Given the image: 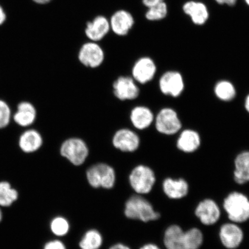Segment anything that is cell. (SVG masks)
<instances>
[{
    "instance_id": "cell-13",
    "label": "cell",
    "mask_w": 249,
    "mask_h": 249,
    "mask_svg": "<svg viewBox=\"0 0 249 249\" xmlns=\"http://www.w3.org/2000/svg\"><path fill=\"white\" fill-rule=\"evenodd\" d=\"M110 30L108 18L104 16L99 15L87 23L85 33L90 41L98 42L105 38Z\"/></svg>"
},
{
    "instance_id": "cell-36",
    "label": "cell",
    "mask_w": 249,
    "mask_h": 249,
    "mask_svg": "<svg viewBox=\"0 0 249 249\" xmlns=\"http://www.w3.org/2000/svg\"><path fill=\"white\" fill-rule=\"evenodd\" d=\"M140 249H160V248L155 244H149L143 246V247Z\"/></svg>"
},
{
    "instance_id": "cell-19",
    "label": "cell",
    "mask_w": 249,
    "mask_h": 249,
    "mask_svg": "<svg viewBox=\"0 0 249 249\" xmlns=\"http://www.w3.org/2000/svg\"><path fill=\"white\" fill-rule=\"evenodd\" d=\"M163 189L164 194L168 197L180 199L188 195L189 186L184 179H173L169 178L164 180Z\"/></svg>"
},
{
    "instance_id": "cell-1",
    "label": "cell",
    "mask_w": 249,
    "mask_h": 249,
    "mask_svg": "<svg viewBox=\"0 0 249 249\" xmlns=\"http://www.w3.org/2000/svg\"><path fill=\"white\" fill-rule=\"evenodd\" d=\"M124 214L128 219L144 222L158 220L160 216L150 202L140 196H133L127 200L124 206Z\"/></svg>"
},
{
    "instance_id": "cell-9",
    "label": "cell",
    "mask_w": 249,
    "mask_h": 249,
    "mask_svg": "<svg viewBox=\"0 0 249 249\" xmlns=\"http://www.w3.org/2000/svg\"><path fill=\"white\" fill-rule=\"evenodd\" d=\"M114 147L124 152H134L140 147V139L134 130L121 128L117 130L112 138Z\"/></svg>"
},
{
    "instance_id": "cell-11",
    "label": "cell",
    "mask_w": 249,
    "mask_h": 249,
    "mask_svg": "<svg viewBox=\"0 0 249 249\" xmlns=\"http://www.w3.org/2000/svg\"><path fill=\"white\" fill-rule=\"evenodd\" d=\"M109 21L111 30L119 36H126L135 23L132 14L124 9H120L115 12Z\"/></svg>"
},
{
    "instance_id": "cell-21",
    "label": "cell",
    "mask_w": 249,
    "mask_h": 249,
    "mask_svg": "<svg viewBox=\"0 0 249 249\" xmlns=\"http://www.w3.org/2000/svg\"><path fill=\"white\" fill-rule=\"evenodd\" d=\"M43 144V138L40 133L35 129L26 130L20 136L19 146L21 150L26 153L38 151Z\"/></svg>"
},
{
    "instance_id": "cell-29",
    "label": "cell",
    "mask_w": 249,
    "mask_h": 249,
    "mask_svg": "<svg viewBox=\"0 0 249 249\" xmlns=\"http://www.w3.org/2000/svg\"><path fill=\"white\" fill-rule=\"evenodd\" d=\"M51 229L55 235L63 236L70 231V223L66 218L62 216L55 217L52 220Z\"/></svg>"
},
{
    "instance_id": "cell-22",
    "label": "cell",
    "mask_w": 249,
    "mask_h": 249,
    "mask_svg": "<svg viewBox=\"0 0 249 249\" xmlns=\"http://www.w3.org/2000/svg\"><path fill=\"white\" fill-rule=\"evenodd\" d=\"M200 144V137L198 133L193 130L187 129L180 134L177 141V147L180 151L191 153L197 150Z\"/></svg>"
},
{
    "instance_id": "cell-23",
    "label": "cell",
    "mask_w": 249,
    "mask_h": 249,
    "mask_svg": "<svg viewBox=\"0 0 249 249\" xmlns=\"http://www.w3.org/2000/svg\"><path fill=\"white\" fill-rule=\"evenodd\" d=\"M235 167V182L241 185L249 182V151L243 152L236 157Z\"/></svg>"
},
{
    "instance_id": "cell-30",
    "label": "cell",
    "mask_w": 249,
    "mask_h": 249,
    "mask_svg": "<svg viewBox=\"0 0 249 249\" xmlns=\"http://www.w3.org/2000/svg\"><path fill=\"white\" fill-rule=\"evenodd\" d=\"M11 111L8 105L4 101L0 100V129L7 126L10 122Z\"/></svg>"
},
{
    "instance_id": "cell-10",
    "label": "cell",
    "mask_w": 249,
    "mask_h": 249,
    "mask_svg": "<svg viewBox=\"0 0 249 249\" xmlns=\"http://www.w3.org/2000/svg\"><path fill=\"white\" fill-rule=\"evenodd\" d=\"M131 71L132 77L136 82L144 85L154 79L157 72V66L151 58L145 56L135 62Z\"/></svg>"
},
{
    "instance_id": "cell-15",
    "label": "cell",
    "mask_w": 249,
    "mask_h": 249,
    "mask_svg": "<svg viewBox=\"0 0 249 249\" xmlns=\"http://www.w3.org/2000/svg\"><path fill=\"white\" fill-rule=\"evenodd\" d=\"M195 214L200 222L205 225H213L220 216V211L217 204L211 199H206L199 203Z\"/></svg>"
},
{
    "instance_id": "cell-27",
    "label": "cell",
    "mask_w": 249,
    "mask_h": 249,
    "mask_svg": "<svg viewBox=\"0 0 249 249\" xmlns=\"http://www.w3.org/2000/svg\"><path fill=\"white\" fill-rule=\"evenodd\" d=\"M18 194L7 182H0V205L9 207L17 200Z\"/></svg>"
},
{
    "instance_id": "cell-14",
    "label": "cell",
    "mask_w": 249,
    "mask_h": 249,
    "mask_svg": "<svg viewBox=\"0 0 249 249\" xmlns=\"http://www.w3.org/2000/svg\"><path fill=\"white\" fill-rule=\"evenodd\" d=\"M182 9L183 13L191 18L196 26H202L210 17L207 6L203 2L189 0L183 4Z\"/></svg>"
},
{
    "instance_id": "cell-31",
    "label": "cell",
    "mask_w": 249,
    "mask_h": 249,
    "mask_svg": "<svg viewBox=\"0 0 249 249\" xmlns=\"http://www.w3.org/2000/svg\"><path fill=\"white\" fill-rule=\"evenodd\" d=\"M43 249H67V248L62 241L53 240L46 243Z\"/></svg>"
},
{
    "instance_id": "cell-4",
    "label": "cell",
    "mask_w": 249,
    "mask_h": 249,
    "mask_svg": "<svg viewBox=\"0 0 249 249\" xmlns=\"http://www.w3.org/2000/svg\"><path fill=\"white\" fill-rule=\"evenodd\" d=\"M60 154L71 164L79 166L85 163L88 158L89 149L83 139L73 137L65 140L62 143Z\"/></svg>"
},
{
    "instance_id": "cell-32",
    "label": "cell",
    "mask_w": 249,
    "mask_h": 249,
    "mask_svg": "<svg viewBox=\"0 0 249 249\" xmlns=\"http://www.w3.org/2000/svg\"><path fill=\"white\" fill-rule=\"evenodd\" d=\"M164 1V0H142V3L145 8H149Z\"/></svg>"
},
{
    "instance_id": "cell-12",
    "label": "cell",
    "mask_w": 249,
    "mask_h": 249,
    "mask_svg": "<svg viewBox=\"0 0 249 249\" xmlns=\"http://www.w3.org/2000/svg\"><path fill=\"white\" fill-rule=\"evenodd\" d=\"M160 89L164 95L177 97L184 89L183 78L179 72L169 71L164 73L160 80Z\"/></svg>"
},
{
    "instance_id": "cell-35",
    "label": "cell",
    "mask_w": 249,
    "mask_h": 249,
    "mask_svg": "<svg viewBox=\"0 0 249 249\" xmlns=\"http://www.w3.org/2000/svg\"><path fill=\"white\" fill-rule=\"evenodd\" d=\"M237 1L238 0H223V4L229 6V7H233Z\"/></svg>"
},
{
    "instance_id": "cell-3",
    "label": "cell",
    "mask_w": 249,
    "mask_h": 249,
    "mask_svg": "<svg viewBox=\"0 0 249 249\" xmlns=\"http://www.w3.org/2000/svg\"><path fill=\"white\" fill-rule=\"evenodd\" d=\"M86 177L89 184L93 188L110 189L116 183V172L107 164L99 163L93 165L87 171Z\"/></svg>"
},
{
    "instance_id": "cell-8",
    "label": "cell",
    "mask_w": 249,
    "mask_h": 249,
    "mask_svg": "<svg viewBox=\"0 0 249 249\" xmlns=\"http://www.w3.org/2000/svg\"><path fill=\"white\" fill-rule=\"evenodd\" d=\"M113 92L118 100L133 101L139 97L140 89L132 76H120L113 83Z\"/></svg>"
},
{
    "instance_id": "cell-40",
    "label": "cell",
    "mask_w": 249,
    "mask_h": 249,
    "mask_svg": "<svg viewBox=\"0 0 249 249\" xmlns=\"http://www.w3.org/2000/svg\"><path fill=\"white\" fill-rule=\"evenodd\" d=\"M246 4L249 7V0H244Z\"/></svg>"
},
{
    "instance_id": "cell-34",
    "label": "cell",
    "mask_w": 249,
    "mask_h": 249,
    "mask_svg": "<svg viewBox=\"0 0 249 249\" xmlns=\"http://www.w3.org/2000/svg\"><path fill=\"white\" fill-rule=\"evenodd\" d=\"M109 249H131L127 246L123 244H117L112 246Z\"/></svg>"
},
{
    "instance_id": "cell-2",
    "label": "cell",
    "mask_w": 249,
    "mask_h": 249,
    "mask_svg": "<svg viewBox=\"0 0 249 249\" xmlns=\"http://www.w3.org/2000/svg\"><path fill=\"white\" fill-rule=\"evenodd\" d=\"M223 207L233 223H243L249 219V200L241 193L230 194L225 199Z\"/></svg>"
},
{
    "instance_id": "cell-25",
    "label": "cell",
    "mask_w": 249,
    "mask_h": 249,
    "mask_svg": "<svg viewBox=\"0 0 249 249\" xmlns=\"http://www.w3.org/2000/svg\"><path fill=\"white\" fill-rule=\"evenodd\" d=\"M168 14V6L164 1L151 8H147L145 18L149 22H157L164 19Z\"/></svg>"
},
{
    "instance_id": "cell-20",
    "label": "cell",
    "mask_w": 249,
    "mask_h": 249,
    "mask_svg": "<svg viewBox=\"0 0 249 249\" xmlns=\"http://www.w3.org/2000/svg\"><path fill=\"white\" fill-rule=\"evenodd\" d=\"M36 110L32 104L23 102L18 104L17 113L14 115L15 123L22 127L32 124L36 120Z\"/></svg>"
},
{
    "instance_id": "cell-37",
    "label": "cell",
    "mask_w": 249,
    "mask_h": 249,
    "mask_svg": "<svg viewBox=\"0 0 249 249\" xmlns=\"http://www.w3.org/2000/svg\"><path fill=\"white\" fill-rule=\"evenodd\" d=\"M52 0H33L34 2L36 3V4L40 5H45L46 4H48L50 2H51Z\"/></svg>"
},
{
    "instance_id": "cell-18",
    "label": "cell",
    "mask_w": 249,
    "mask_h": 249,
    "mask_svg": "<svg viewBox=\"0 0 249 249\" xmlns=\"http://www.w3.org/2000/svg\"><path fill=\"white\" fill-rule=\"evenodd\" d=\"M164 244L167 249H186L185 232L181 227L177 225L168 227L164 235Z\"/></svg>"
},
{
    "instance_id": "cell-26",
    "label": "cell",
    "mask_w": 249,
    "mask_h": 249,
    "mask_svg": "<svg viewBox=\"0 0 249 249\" xmlns=\"http://www.w3.org/2000/svg\"><path fill=\"white\" fill-rule=\"evenodd\" d=\"M217 97L223 101H230L235 98L236 91L234 86L228 81L223 80L217 83L214 87Z\"/></svg>"
},
{
    "instance_id": "cell-28",
    "label": "cell",
    "mask_w": 249,
    "mask_h": 249,
    "mask_svg": "<svg viewBox=\"0 0 249 249\" xmlns=\"http://www.w3.org/2000/svg\"><path fill=\"white\" fill-rule=\"evenodd\" d=\"M186 249H198L203 242V235L200 230L193 228L185 232Z\"/></svg>"
},
{
    "instance_id": "cell-7",
    "label": "cell",
    "mask_w": 249,
    "mask_h": 249,
    "mask_svg": "<svg viewBox=\"0 0 249 249\" xmlns=\"http://www.w3.org/2000/svg\"><path fill=\"white\" fill-rule=\"evenodd\" d=\"M154 121L156 129L164 135H174L178 132L182 127L178 115L170 108L161 109Z\"/></svg>"
},
{
    "instance_id": "cell-5",
    "label": "cell",
    "mask_w": 249,
    "mask_h": 249,
    "mask_svg": "<svg viewBox=\"0 0 249 249\" xmlns=\"http://www.w3.org/2000/svg\"><path fill=\"white\" fill-rule=\"evenodd\" d=\"M129 183L137 194H148L152 191L156 178L153 170L144 165H139L131 171L129 175Z\"/></svg>"
},
{
    "instance_id": "cell-41",
    "label": "cell",
    "mask_w": 249,
    "mask_h": 249,
    "mask_svg": "<svg viewBox=\"0 0 249 249\" xmlns=\"http://www.w3.org/2000/svg\"><path fill=\"white\" fill-rule=\"evenodd\" d=\"M2 219V213L1 210H0V222H1Z\"/></svg>"
},
{
    "instance_id": "cell-24",
    "label": "cell",
    "mask_w": 249,
    "mask_h": 249,
    "mask_svg": "<svg viewBox=\"0 0 249 249\" xmlns=\"http://www.w3.org/2000/svg\"><path fill=\"white\" fill-rule=\"evenodd\" d=\"M103 244L101 233L96 230H89L83 235L79 242L81 249H99Z\"/></svg>"
},
{
    "instance_id": "cell-6",
    "label": "cell",
    "mask_w": 249,
    "mask_h": 249,
    "mask_svg": "<svg viewBox=\"0 0 249 249\" xmlns=\"http://www.w3.org/2000/svg\"><path fill=\"white\" fill-rule=\"evenodd\" d=\"M77 57L83 66L96 69L104 63L105 54L104 49L98 42L89 40L80 47Z\"/></svg>"
},
{
    "instance_id": "cell-33",
    "label": "cell",
    "mask_w": 249,
    "mask_h": 249,
    "mask_svg": "<svg viewBox=\"0 0 249 249\" xmlns=\"http://www.w3.org/2000/svg\"><path fill=\"white\" fill-rule=\"evenodd\" d=\"M6 18H7V16H6L5 12L0 5V26L5 22Z\"/></svg>"
},
{
    "instance_id": "cell-16",
    "label": "cell",
    "mask_w": 249,
    "mask_h": 249,
    "mask_svg": "<svg viewBox=\"0 0 249 249\" xmlns=\"http://www.w3.org/2000/svg\"><path fill=\"white\" fill-rule=\"evenodd\" d=\"M221 242L229 249L237 248L244 239L242 229L235 223H226L221 227L219 232Z\"/></svg>"
},
{
    "instance_id": "cell-38",
    "label": "cell",
    "mask_w": 249,
    "mask_h": 249,
    "mask_svg": "<svg viewBox=\"0 0 249 249\" xmlns=\"http://www.w3.org/2000/svg\"><path fill=\"white\" fill-rule=\"evenodd\" d=\"M245 108L249 113V95L247 96L245 101Z\"/></svg>"
},
{
    "instance_id": "cell-17",
    "label": "cell",
    "mask_w": 249,
    "mask_h": 249,
    "mask_svg": "<svg viewBox=\"0 0 249 249\" xmlns=\"http://www.w3.org/2000/svg\"><path fill=\"white\" fill-rule=\"evenodd\" d=\"M129 119L135 128L142 130L150 126L155 118L153 113L148 107L137 106L130 111Z\"/></svg>"
},
{
    "instance_id": "cell-39",
    "label": "cell",
    "mask_w": 249,
    "mask_h": 249,
    "mask_svg": "<svg viewBox=\"0 0 249 249\" xmlns=\"http://www.w3.org/2000/svg\"><path fill=\"white\" fill-rule=\"evenodd\" d=\"M214 2H216L217 4L219 5H223V0H213Z\"/></svg>"
}]
</instances>
